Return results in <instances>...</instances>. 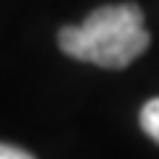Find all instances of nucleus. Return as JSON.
Segmentation results:
<instances>
[{
	"label": "nucleus",
	"mask_w": 159,
	"mask_h": 159,
	"mask_svg": "<svg viewBox=\"0 0 159 159\" xmlns=\"http://www.w3.org/2000/svg\"><path fill=\"white\" fill-rule=\"evenodd\" d=\"M143 11L135 3L101 6L77 27L58 29V48L66 56L103 69H125L141 53H146L151 34Z\"/></svg>",
	"instance_id": "nucleus-1"
},
{
	"label": "nucleus",
	"mask_w": 159,
	"mask_h": 159,
	"mask_svg": "<svg viewBox=\"0 0 159 159\" xmlns=\"http://www.w3.org/2000/svg\"><path fill=\"white\" fill-rule=\"evenodd\" d=\"M141 127L151 141L159 143V98H151V101L143 103L141 109Z\"/></svg>",
	"instance_id": "nucleus-2"
},
{
	"label": "nucleus",
	"mask_w": 159,
	"mask_h": 159,
	"mask_svg": "<svg viewBox=\"0 0 159 159\" xmlns=\"http://www.w3.org/2000/svg\"><path fill=\"white\" fill-rule=\"evenodd\" d=\"M0 159H34L29 151L19 146H8V143H0Z\"/></svg>",
	"instance_id": "nucleus-3"
}]
</instances>
